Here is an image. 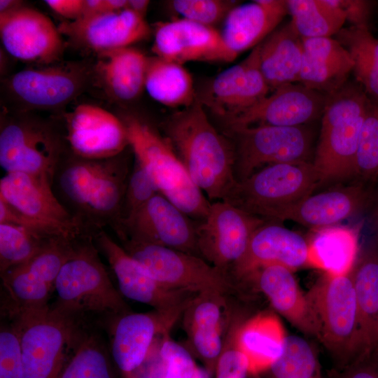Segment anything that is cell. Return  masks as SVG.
<instances>
[{
    "instance_id": "obj_41",
    "label": "cell",
    "mask_w": 378,
    "mask_h": 378,
    "mask_svg": "<svg viewBox=\"0 0 378 378\" xmlns=\"http://www.w3.org/2000/svg\"><path fill=\"white\" fill-rule=\"evenodd\" d=\"M354 182L373 186L378 183V103L370 99L360 135Z\"/></svg>"
},
{
    "instance_id": "obj_53",
    "label": "cell",
    "mask_w": 378,
    "mask_h": 378,
    "mask_svg": "<svg viewBox=\"0 0 378 378\" xmlns=\"http://www.w3.org/2000/svg\"><path fill=\"white\" fill-rule=\"evenodd\" d=\"M106 12H111L108 10L106 0H85L83 13L81 18L90 17Z\"/></svg>"
},
{
    "instance_id": "obj_46",
    "label": "cell",
    "mask_w": 378,
    "mask_h": 378,
    "mask_svg": "<svg viewBox=\"0 0 378 378\" xmlns=\"http://www.w3.org/2000/svg\"><path fill=\"white\" fill-rule=\"evenodd\" d=\"M170 5L183 19L214 27L237 4L234 1L174 0Z\"/></svg>"
},
{
    "instance_id": "obj_10",
    "label": "cell",
    "mask_w": 378,
    "mask_h": 378,
    "mask_svg": "<svg viewBox=\"0 0 378 378\" xmlns=\"http://www.w3.org/2000/svg\"><path fill=\"white\" fill-rule=\"evenodd\" d=\"M318 183L312 162L271 164L236 181L223 201L268 220L278 209L312 194Z\"/></svg>"
},
{
    "instance_id": "obj_26",
    "label": "cell",
    "mask_w": 378,
    "mask_h": 378,
    "mask_svg": "<svg viewBox=\"0 0 378 378\" xmlns=\"http://www.w3.org/2000/svg\"><path fill=\"white\" fill-rule=\"evenodd\" d=\"M242 279L253 281L274 309L300 331L319 337L317 320L293 271L279 265L257 268Z\"/></svg>"
},
{
    "instance_id": "obj_18",
    "label": "cell",
    "mask_w": 378,
    "mask_h": 378,
    "mask_svg": "<svg viewBox=\"0 0 378 378\" xmlns=\"http://www.w3.org/2000/svg\"><path fill=\"white\" fill-rule=\"evenodd\" d=\"M327 95L300 83L286 84L250 108L223 121L224 127L309 125L321 115Z\"/></svg>"
},
{
    "instance_id": "obj_57",
    "label": "cell",
    "mask_w": 378,
    "mask_h": 378,
    "mask_svg": "<svg viewBox=\"0 0 378 378\" xmlns=\"http://www.w3.org/2000/svg\"><path fill=\"white\" fill-rule=\"evenodd\" d=\"M373 349H378V333H377V337L375 345H374V347Z\"/></svg>"
},
{
    "instance_id": "obj_13",
    "label": "cell",
    "mask_w": 378,
    "mask_h": 378,
    "mask_svg": "<svg viewBox=\"0 0 378 378\" xmlns=\"http://www.w3.org/2000/svg\"><path fill=\"white\" fill-rule=\"evenodd\" d=\"M265 220L225 201L211 202L197 227L200 257L231 277L254 232Z\"/></svg>"
},
{
    "instance_id": "obj_37",
    "label": "cell",
    "mask_w": 378,
    "mask_h": 378,
    "mask_svg": "<svg viewBox=\"0 0 378 378\" xmlns=\"http://www.w3.org/2000/svg\"><path fill=\"white\" fill-rule=\"evenodd\" d=\"M286 5L302 38L336 35L346 20L340 0H288Z\"/></svg>"
},
{
    "instance_id": "obj_22",
    "label": "cell",
    "mask_w": 378,
    "mask_h": 378,
    "mask_svg": "<svg viewBox=\"0 0 378 378\" xmlns=\"http://www.w3.org/2000/svg\"><path fill=\"white\" fill-rule=\"evenodd\" d=\"M152 49L156 56L183 65L195 61L230 62L237 57L219 31L183 18L159 23Z\"/></svg>"
},
{
    "instance_id": "obj_6",
    "label": "cell",
    "mask_w": 378,
    "mask_h": 378,
    "mask_svg": "<svg viewBox=\"0 0 378 378\" xmlns=\"http://www.w3.org/2000/svg\"><path fill=\"white\" fill-rule=\"evenodd\" d=\"M69 151L63 122L31 112L7 110L1 114L0 164L6 173L45 175L52 180Z\"/></svg>"
},
{
    "instance_id": "obj_32",
    "label": "cell",
    "mask_w": 378,
    "mask_h": 378,
    "mask_svg": "<svg viewBox=\"0 0 378 378\" xmlns=\"http://www.w3.org/2000/svg\"><path fill=\"white\" fill-rule=\"evenodd\" d=\"M286 336L281 322L272 313L248 320L239 328L235 344L247 359L248 374L269 370L281 354Z\"/></svg>"
},
{
    "instance_id": "obj_14",
    "label": "cell",
    "mask_w": 378,
    "mask_h": 378,
    "mask_svg": "<svg viewBox=\"0 0 378 378\" xmlns=\"http://www.w3.org/2000/svg\"><path fill=\"white\" fill-rule=\"evenodd\" d=\"M94 242L107 259L125 298L151 306L160 314L174 320L194 299L192 293L170 290L160 284L122 246L103 230L93 237Z\"/></svg>"
},
{
    "instance_id": "obj_44",
    "label": "cell",
    "mask_w": 378,
    "mask_h": 378,
    "mask_svg": "<svg viewBox=\"0 0 378 378\" xmlns=\"http://www.w3.org/2000/svg\"><path fill=\"white\" fill-rule=\"evenodd\" d=\"M160 192L154 181L134 158V163L125 191L120 211V228L117 237L122 234L123 226L157 193Z\"/></svg>"
},
{
    "instance_id": "obj_19",
    "label": "cell",
    "mask_w": 378,
    "mask_h": 378,
    "mask_svg": "<svg viewBox=\"0 0 378 378\" xmlns=\"http://www.w3.org/2000/svg\"><path fill=\"white\" fill-rule=\"evenodd\" d=\"M70 150L88 159L116 156L129 147L124 123L120 117L97 106L80 104L64 118Z\"/></svg>"
},
{
    "instance_id": "obj_45",
    "label": "cell",
    "mask_w": 378,
    "mask_h": 378,
    "mask_svg": "<svg viewBox=\"0 0 378 378\" xmlns=\"http://www.w3.org/2000/svg\"><path fill=\"white\" fill-rule=\"evenodd\" d=\"M159 358L158 367L148 378H194L200 367L185 347L169 338L162 342Z\"/></svg>"
},
{
    "instance_id": "obj_56",
    "label": "cell",
    "mask_w": 378,
    "mask_h": 378,
    "mask_svg": "<svg viewBox=\"0 0 378 378\" xmlns=\"http://www.w3.org/2000/svg\"><path fill=\"white\" fill-rule=\"evenodd\" d=\"M22 4L21 1L15 0H1L0 13L9 11Z\"/></svg>"
},
{
    "instance_id": "obj_40",
    "label": "cell",
    "mask_w": 378,
    "mask_h": 378,
    "mask_svg": "<svg viewBox=\"0 0 378 378\" xmlns=\"http://www.w3.org/2000/svg\"><path fill=\"white\" fill-rule=\"evenodd\" d=\"M47 240L22 227L0 223L1 275L26 264Z\"/></svg>"
},
{
    "instance_id": "obj_24",
    "label": "cell",
    "mask_w": 378,
    "mask_h": 378,
    "mask_svg": "<svg viewBox=\"0 0 378 378\" xmlns=\"http://www.w3.org/2000/svg\"><path fill=\"white\" fill-rule=\"evenodd\" d=\"M308 241L281 222L266 220L251 237L247 250L231 272L242 279L258 267L279 265L294 272L308 266Z\"/></svg>"
},
{
    "instance_id": "obj_34",
    "label": "cell",
    "mask_w": 378,
    "mask_h": 378,
    "mask_svg": "<svg viewBox=\"0 0 378 378\" xmlns=\"http://www.w3.org/2000/svg\"><path fill=\"white\" fill-rule=\"evenodd\" d=\"M1 278V312L12 321L50 307L54 289L24 266L10 269Z\"/></svg>"
},
{
    "instance_id": "obj_49",
    "label": "cell",
    "mask_w": 378,
    "mask_h": 378,
    "mask_svg": "<svg viewBox=\"0 0 378 378\" xmlns=\"http://www.w3.org/2000/svg\"><path fill=\"white\" fill-rule=\"evenodd\" d=\"M330 378H378V349L360 354L346 366L332 371Z\"/></svg>"
},
{
    "instance_id": "obj_4",
    "label": "cell",
    "mask_w": 378,
    "mask_h": 378,
    "mask_svg": "<svg viewBox=\"0 0 378 378\" xmlns=\"http://www.w3.org/2000/svg\"><path fill=\"white\" fill-rule=\"evenodd\" d=\"M57 300L52 304L86 322L99 325L130 313L122 294L114 287L102 263L93 237L80 236L73 255L61 269L54 284ZM100 326V325H99Z\"/></svg>"
},
{
    "instance_id": "obj_50",
    "label": "cell",
    "mask_w": 378,
    "mask_h": 378,
    "mask_svg": "<svg viewBox=\"0 0 378 378\" xmlns=\"http://www.w3.org/2000/svg\"><path fill=\"white\" fill-rule=\"evenodd\" d=\"M215 372L216 378H246L248 374V361L235 342L234 346L223 348Z\"/></svg>"
},
{
    "instance_id": "obj_33",
    "label": "cell",
    "mask_w": 378,
    "mask_h": 378,
    "mask_svg": "<svg viewBox=\"0 0 378 378\" xmlns=\"http://www.w3.org/2000/svg\"><path fill=\"white\" fill-rule=\"evenodd\" d=\"M224 298L200 295L186 307V326L195 353L212 374L223 350L221 338Z\"/></svg>"
},
{
    "instance_id": "obj_25",
    "label": "cell",
    "mask_w": 378,
    "mask_h": 378,
    "mask_svg": "<svg viewBox=\"0 0 378 378\" xmlns=\"http://www.w3.org/2000/svg\"><path fill=\"white\" fill-rule=\"evenodd\" d=\"M157 312L127 313L112 321L110 354L118 370L127 378L145 362L158 334L174 323Z\"/></svg>"
},
{
    "instance_id": "obj_28",
    "label": "cell",
    "mask_w": 378,
    "mask_h": 378,
    "mask_svg": "<svg viewBox=\"0 0 378 378\" xmlns=\"http://www.w3.org/2000/svg\"><path fill=\"white\" fill-rule=\"evenodd\" d=\"M304 54L302 38L291 21L276 28L259 44L260 68L271 92L298 82Z\"/></svg>"
},
{
    "instance_id": "obj_2",
    "label": "cell",
    "mask_w": 378,
    "mask_h": 378,
    "mask_svg": "<svg viewBox=\"0 0 378 378\" xmlns=\"http://www.w3.org/2000/svg\"><path fill=\"white\" fill-rule=\"evenodd\" d=\"M161 127L193 183L211 202L223 200L236 183L230 140L212 125L197 99Z\"/></svg>"
},
{
    "instance_id": "obj_20",
    "label": "cell",
    "mask_w": 378,
    "mask_h": 378,
    "mask_svg": "<svg viewBox=\"0 0 378 378\" xmlns=\"http://www.w3.org/2000/svg\"><path fill=\"white\" fill-rule=\"evenodd\" d=\"M45 175L10 172L0 180V200L25 218L76 235L86 234L55 195Z\"/></svg>"
},
{
    "instance_id": "obj_9",
    "label": "cell",
    "mask_w": 378,
    "mask_h": 378,
    "mask_svg": "<svg viewBox=\"0 0 378 378\" xmlns=\"http://www.w3.org/2000/svg\"><path fill=\"white\" fill-rule=\"evenodd\" d=\"M316 316L318 340L335 359L337 369L360 353L358 314L351 275L324 274L307 295Z\"/></svg>"
},
{
    "instance_id": "obj_21",
    "label": "cell",
    "mask_w": 378,
    "mask_h": 378,
    "mask_svg": "<svg viewBox=\"0 0 378 378\" xmlns=\"http://www.w3.org/2000/svg\"><path fill=\"white\" fill-rule=\"evenodd\" d=\"M271 92L260 68L259 45L241 62L220 74L198 100L223 121L250 108Z\"/></svg>"
},
{
    "instance_id": "obj_30",
    "label": "cell",
    "mask_w": 378,
    "mask_h": 378,
    "mask_svg": "<svg viewBox=\"0 0 378 378\" xmlns=\"http://www.w3.org/2000/svg\"><path fill=\"white\" fill-rule=\"evenodd\" d=\"M350 275L358 307L361 354L374 347L378 333V244L375 240L360 249Z\"/></svg>"
},
{
    "instance_id": "obj_43",
    "label": "cell",
    "mask_w": 378,
    "mask_h": 378,
    "mask_svg": "<svg viewBox=\"0 0 378 378\" xmlns=\"http://www.w3.org/2000/svg\"><path fill=\"white\" fill-rule=\"evenodd\" d=\"M351 71L350 66L319 60L304 53L298 83L328 94L345 84Z\"/></svg>"
},
{
    "instance_id": "obj_27",
    "label": "cell",
    "mask_w": 378,
    "mask_h": 378,
    "mask_svg": "<svg viewBox=\"0 0 378 378\" xmlns=\"http://www.w3.org/2000/svg\"><path fill=\"white\" fill-rule=\"evenodd\" d=\"M288 13L286 1L256 0L237 5L223 20L220 34L237 57L262 43Z\"/></svg>"
},
{
    "instance_id": "obj_51",
    "label": "cell",
    "mask_w": 378,
    "mask_h": 378,
    "mask_svg": "<svg viewBox=\"0 0 378 378\" xmlns=\"http://www.w3.org/2000/svg\"><path fill=\"white\" fill-rule=\"evenodd\" d=\"M45 2L53 11L71 21L80 18L83 13L85 0H46Z\"/></svg>"
},
{
    "instance_id": "obj_42",
    "label": "cell",
    "mask_w": 378,
    "mask_h": 378,
    "mask_svg": "<svg viewBox=\"0 0 378 378\" xmlns=\"http://www.w3.org/2000/svg\"><path fill=\"white\" fill-rule=\"evenodd\" d=\"M80 236L57 237L48 239L37 253L22 266L54 288L61 269L73 255Z\"/></svg>"
},
{
    "instance_id": "obj_16",
    "label": "cell",
    "mask_w": 378,
    "mask_h": 378,
    "mask_svg": "<svg viewBox=\"0 0 378 378\" xmlns=\"http://www.w3.org/2000/svg\"><path fill=\"white\" fill-rule=\"evenodd\" d=\"M0 36L5 50L24 62L52 64L64 51L62 34L51 19L22 5L0 13Z\"/></svg>"
},
{
    "instance_id": "obj_31",
    "label": "cell",
    "mask_w": 378,
    "mask_h": 378,
    "mask_svg": "<svg viewBox=\"0 0 378 378\" xmlns=\"http://www.w3.org/2000/svg\"><path fill=\"white\" fill-rule=\"evenodd\" d=\"M360 229L335 225L313 230L307 239L308 266L328 275L350 274L360 251Z\"/></svg>"
},
{
    "instance_id": "obj_15",
    "label": "cell",
    "mask_w": 378,
    "mask_h": 378,
    "mask_svg": "<svg viewBox=\"0 0 378 378\" xmlns=\"http://www.w3.org/2000/svg\"><path fill=\"white\" fill-rule=\"evenodd\" d=\"M198 222L158 192L124 225L119 239H128L200 256Z\"/></svg>"
},
{
    "instance_id": "obj_5",
    "label": "cell",
    "mask_w": 378,
    "mask_h": 378,
    "mask_svg": "<svg viewBox=\"0 0 378 378\" xmlns=\"http://www.w3.org/2000/svg\"><path fill=\"white\" fill-rule=\"evenodd\" d=\"M120 119L134 158L150 174L159 192L191 218L203 220L211 202L191 180L167 139L138 117Z\"/></svg>"
},
{
    "instance_id": "obj_3",
    "label": "cell",
    "mask_w": 378,
    "mask_h": 378,
    "mask_svg": "<svg viewBox=\"0 0 378 378\" xmlns=\"http://www.w3.org/2000/svg\"><path fill=\"white\" fill-rule=\"evenodd\" d=\"M370 99L356 84H344L327 95L312 164L318 188L355 181L356 161Z\"/></svg>"
},
{
    "instance_id": "obj_55",
    "label": "cell",
    "mask_w": 378,
    "mask_h": 378,
    "mask_svg": "<svg viewBox=\"0 0 378 378\" xmlns=\"http://www.w3.org/2000/svg\"><path fill=\"white\" fill-rule=\"evenodd\" d=\"M149 4L148 0H128L127 8L144 18Z\"/></svg>"
},
{
    "instance_id": "obj_48",
    "label": "cell",
    "mask_w": 378,
    "mask_h": 378,
    "mask_svg": "<svg viewBox=\"0 0 378 378\" xmlns=\"http://www.w3.org/2000/svg\"><path fill=\"white\" fill-rule=\"evenodd\" d=\"M304 53L319 60L350 66L353 62L347 50L331 37L302 38Z\"/></svg>"
},
{
    "instance_id": "obj_17",
    "label": "cell",
    "mask_w": 378,
    "mask_h": 378,
    "mask_svg": "<svg viewBox=\"0 0 378 378\" xmlns=\"http://www.w3.org/2000/svg\"><path fill=\"white\" fill-rule=\"evenodd\" d=\"M374 186L352 182L328 188L274 211L269 220H292L312 230L368 211Z\"/></svg>"
},
{
    "instance_id": "obj_47",
    "label": "cell",
    "mask_w": 378,
    "mask_h": 378,
    "mask_svg": "<svg viewBox=\"0 0 378 378\" xmlns=\"http://www.w3.org/2000/svg\"><path fill=\"white\" fill-rule=\"evenodd\" d=\"M0 378H23L19 333L10 321L1 324Z\"/></svg>"
},
{
    "instance_id": "obj_1",
    "label": "cell",
    "mask_w": 378,
    "mask_h": 378,
    "mask_svg": "<svg viewBox=\"0 0 378 378\" xmlns=\"http://www.w3.org/2000/svg\"><path fill=\"white\" fill-rule=\"evenodd\" d=\"M129 147L104 159L83 158L70 150L54 172L55 195L87 234L94 237L106 226L116 235L120 232L122 200L134 163Z\"/></svg>"
},
{
    "instance_id": "obj_7",
    "label": "cell",
    "mask_w": 378,
    "mask_h": 378,
    "mask_svg": "<svg viewBox=\"0 0 378 378\" xmlns=\"http://www.w3.org/2000/svg\"><path fill=\"white\" fill-rule=\"evenodd\" d=\"M10 322L19 333L23 378H58L88 324L53 305Z\"/></svg>"
},
{
    "instance_id": "obj_11",
    "label": "cell",
    "mask_w": 378,
    "mask_h": 378,
    "mask_svg": "<svg viewBox=\"0 0 378 378\" xmlns=\"http://www.w3.org/2000/svg\"><path fill=\"white\" fill-rule=\"evenodd\" d=\"M122 248L162 286L224 298L232 279L200 256L170 248L126 239Z\"/></svg>"
},
{
    "instance_id": "obj_12",
    "label": "cell",
    "mask_w": 378,
    "mask_h": 378,
    "mask_svg": "<svg viewBox=\"0 0 378 378\" xmlns=\"http://www.w3.org/2000/svg\"><path fill=\"white\" fill-rule=\"evenodd\" d=\"M91 71L77 63L21 70L4 82V90L18 112L59 111L80 95Z\"/></svg>"
},
{
    "instance_id": "obj_54",
    "label": "cell",
    "mask_w": 378,
    "mask_h": 378,
    "mask_svg": "<svg viewBox=\"0 0 378 378\" xmlns=\"http://www.w3.org/2000/svg\"><path fill=\"white\" fill-rule=\"evenodd\" d=\"M368 211L372 228L374 233V240L378 244V183L374 186L372 199Z\"/></svg>"
},
{
    "instance_id": "obj_29",
    "label": "cell",
    "mask_w": 378,
    "mask_h": 378,
    "mask_svg": "<svg viewBox=\"0 0 378 378\" xmlns=\"http://www.w3.org/2000/svg\"><path fill=\"white\" fill-rule=\"evenodd\" d=\"M98 57L95 71L111 98L127 102L140 96L145 88L148 57L130 46L104 51Z\"/></svg>"
},
{
    "instance_id": "obj_52",
    "label": "cell",
    "mask_w": 378,
    "mask_h": 378,
    "mask_svg": "<svg viewBox=\"0 0 378 378\" xmlns=\"http://www.w3.org/2000/svg\"><path fill=\"white\" fill-rule=\"evenodd\" d=\"M369 3L365 1H341V6L344 10L346 20L354 26H366L369 15Z\"/></svg>"
},
{
    "instance_id": "obj_36",
    "label": "cell",
    "mask_w": 378,
    "mask_h": 378,
    "mask_svg": "<svg viewBox=\"0 0 378 378\" xmlns=\"http://www.w3.org/2000/svg\"><path fill=\"white\" fill-rule=\"evenodd\" d=\"M98 327H85L58 378H115L109 346Z\"/></svg>"
},
{
    "instance_id": "obj_8",
    "label": "cell",
    "mask_w": 378,
    "mask_h": 378,
    "mask_svg": "<svg viewBox=\"0 0 378 378\" xmlns=\"http://www.w3.org/2000/svg\"><path fill=\"white\" fill-rule=\"evenodd\" d=\"M234 152L233 173L241 181L271 164L310 162L315 132L309 125L294 127L251 125L225 127Z\"/></svg>"
},
{
    "instance_id": "obj_38",
    "label": "cell",
    "mask_w": 378,
    "mask_h": 378,
    "mask_svg": "<svg viewBox=\"0 0 378 378\" xmlns=\"http://www.w3.org/2000/svg\"><path fill=\"white\" fill-rule=\"evenodd\" d=\"M337 40L347 50L355 77L367 94L378 99V39L367 26L342 28Z\"/></svg>"
},
{
    "instance_id": "obj_35",
    "label": "cell",
    "mask_w": 378,
    "mask_h": 378,
    "mask_svg": "<svg viewBox=\"0 0 378 378\" xmlns=\"http://www.w3.org/2000/svg\"><path fill=\"white\" fill-rule=\"evenodd\" d=\"M145 89L158 102L186 108L196 101L192 76L183 64L158 56L148 57Z\"/></svg>"
},
{
    "instance_id": "obj_39",
    "label": "cell",
    "mask_w": 378,
    "mask_h": 378,
    "mask_svg": "<svg viewBox=\"0 0 378 378\" xmlns=\"http://www.w3.org/2000/svg\"><path fill=\"white\" fill-rule=\"evenodd\" d=\"M268 371L270 378H322L314 348L295 335L286 336L281 354Z\"/></svg>"
},
{
    "instance_id": "obj_23",
    "label": "cell",
    "mask_w": 378,
    "mask_h": 378,
    "mask_svg": "<svg viewBox=\"0 0 378 378\" xmlns=\"http://www.w3.org/2000/svg\"><path fill=\"white\" fill-rule=\"evenodd\" d=\"M58 29L74 45L98 54L129 47L150 32L144 18L128 8L64 22Z\"/></svg>"
}]
</instances>
